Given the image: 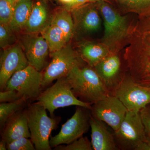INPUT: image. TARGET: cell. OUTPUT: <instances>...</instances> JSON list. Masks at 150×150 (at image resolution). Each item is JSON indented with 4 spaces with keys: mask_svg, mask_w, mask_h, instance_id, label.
Returning <instances> with one entry per match:
<instances>
[{
    "mask_svg": "<svg viewBox=\"0 0 150 150\" xmlns=\"http://www.w3.org/2000/svg\"><path fill=\"white\" fill-rule=\"evenodd\" d=\"M48 111L51 117L58 108L75 105L91 108L92 104L84 102L78 98L71 90L67 77L60 78L53 85L41 92L36 99Z\"/></svg>",
    "mask_w": 150,
    "mask_h": 150,
    "instance_id": "5b68a950",
    "label": "cell"
},
{
    "mask_svg": "<svg viewBox=\"0 0 150 150\" xmlns=\"http://www.w3.org/2000/svg\"><path fill=\"white\" fill-rule=\"evenodd\" d=\"M110 95H114L126 72L122 71V63L118 54H110L93 67Z\"/></svg>",
    "mask_w": 150,
    "mask_h": 150,
    "instance_id": "5bb4252c",
    "label": "cell"
},
{
    "mask_svg": "<svg viewBox=\"0 0 150 150\" xmlns=\"http://www.w3.org/2000/svg\"><path fill=\"white\" fill-rule=\"evenodd\" d=\"M65 6V8L71 10L74 7V0H59Z\"/></svg>",
    "mask_w": 150,
    "mask_h": 150,
    "instance_id": "4dcf8cb0",
    "label": "cell"
},
{
    "mask_svg": "<svg viewBox=\"0 0 150 150\" xmlns=\"http://www.w3.org/2000/svg\"><path fill=\"white\" fill-rule=\"evenodd\" d=\"M91 143L93 150H119L114 137V131L111 132L106 123L91 116Z\"/></svg>",
    "mask_w": 150,
    "mask_h": 150,
    "instance_id": "e0dca14e",
    "label": "cell"
},
{
    "mask_svg": "<svg viewBox=\"0 0 150 150\" xmlns=\"http://www.w3.org/2000/svg\"><path fill=\"white\" fill-rule=\"evenodd\" d=\"M128 112L127 108L117 97L108 95L92 105L91 115L97 120L117 131Z\"/></svg>",
    "mask_w": 150,
    "mask_h": 150,
    "instance_id": "8fae6325",
    "label": "cell"
},
{
    "mask_svg": "<svg viewBox=\"0 0 150 150\" xmlns=\"http://www.w3.org/2000/svg\"><path fill=\"white\" fill-rule=\"evenodd\" d=\"M88 3H90V0H74V4L73 8L83 5Z\"/></svg>",
    "mask_w": 150,
    "mask_h": 150,
    "instance_id": "1f68e13d",
    "label": "cell"
},
{
    "mask_svg": "<svg viewBox=\"0 0 150 150\" xmlns=\"http://www.w3.org/2000/svg\"><path fill=\"white\" fill-rule=\"evenodd\" d=\"M16 1V0H0V24H9Z\"/></svg>",
    "mask_w": 150,
    "mask_h": 150,
    "instance_id": "d4e9b609",
    "label": "cell"
},
{
    "mask_svg": "<svg viewBox=\"0 0 150 150\" xmlns=\"http://www.w3.org/2000/svg\"><path fill=\"white\" fill-rule=\"evenodd\" d=\"M110 54L102 43L86 42L81 46L80 56L88 65L93 67Z\"/></svg>",
    "mask_w": 150,
    "mask_h": 150,
    "instance_id": "ffe728a7",
    "label": "cell"
},
{
    "mask_svg": "<svg viewBox=\"0 0 150 150\" xmlns=\"http://www.w3.org/2000/svg\"><path fill=\"white\" fill-rule=\"evenodd\" d=\"M27 100L23 98L16 101L1 103L0 104V128L2 129L6 121L17 111L24 108L27 105Z\"/></svg>",
    "mask_w": 150,
    "mask_h": 150,
    "instance_id": "603a6c76",
    "label": "cell"
},
{
    "mask_svg": "<svg viewBox=\"0 0 150 150\" xmlns=\"http://www.w3.org/2000/svg\"><path fill=\"white\" fill-rule=\"evenodd\" d=\"M105 1L109 3L110 2V0H90V3H96L97 2L99 1Z\"/></svg>",
    "mask_w": 150,
    "mask_h": 150,
    "instance_id": "836d02e7",
    "label": "cell"
},
{
    "mask_svg": "<svg viewBox=\"0 0 150 150\" xmlns=\"http://www.w3.org/2000/svg\"><path fill=\"white\" fill-rule=\"evenodd\" d=\"M29 65L20 43H16L4 49L0 58V90L5 89L6 84L15 74Z\"/></svg>",
    "mask_w": 150,
    "mask_h": 150,
    "instance_id": "4fadbf2b",
    "label": "cell"
},
{
    "mask_svg": "<svg viewBox=\"0 0 150 150\" xmlns=\"http://www.w3.org/2000/svg\"><path fill=\"white\" fill-rule=\"evenodd\" d=\"M6 143L4 142L2 140H1L0 142V150H7Z\"/></svg>",
    "mask_w": 150,
    "mask_h": 150,
    "instance_id": "d6a6232c",
    "label": "cell"
},
{
    "mask_svg": "<svg viewBox=\"0 0 150 150\" xmlns=\"http://www.w3.org/2000/svg\"><path fill=\"white\" fill-rule=\"evenodd\" d=\"M14 32L8 25L0 24V46L3 49L14 45L16 37Z\"/></svg>",
    "mask_w": 150,
    "mask_h": 150,
    "instance_id": "4316f807",
    "label": "cell"
},
{
    "mask_svg": "<svg viewBox=\"0 0 150 150\" xmlns=\"http://www.w3.org/2000/svg\"><path fill=\"white\" fill-rule=\"evenodd\" d=\"M8 150H36L30 138L21 137L7 143Z\"/></svg>",
    "mask_w": 150,
    "mask_h": 150,
    "instance_id": "83f0119b",
    "label": "cell"
},
{
    "mask_svg": "<svg viewBox=\"0 0 150 150\" xmlns=\"http://www.w3.org/2000/svg\"><path fill=\"white\" fill-rule=\"evenodd\" d=\"M114 135L119 150H137L141 144L147 142L139 112L128 111Z\"/></svg>",
    "mask_w": 150,
    "mask_h": 150,
    "instance_id": "52a82bcc",
    "label": "cell"
},
{
    "mask_svg": "<svg viewBox=\"0 0 150 150\" xmlns=\"http://www.w3.org/2000/svg\"><path fill=\"white\" fill-rule=\"evenodd\" d=\"M51 62L43 73L42 88L54 81L67 76L75 66L83 64L82 59L69 43L58 51L50 53Z\"/></svg>",
    "mask_w": 150,
    "mask_h": 150,
    "instance_id": "8992f818",
    "label": "cell"
},
{
    "mask_svg": "<svg viewBox=\"0 0 150 150\" xmlns=\"http://www.w3.org/2000/svg\"><path fill=\"white\" fill-rule=\"evenodd\" d=\"M139 113L144 127L147 142L150 143V103L141 109Z\"/></svg>",
    "mask_w": 150,
    "mask_h": 150,
    "instance_id": "f1b7e54d",
    "label": "cell"
},
{
    "mask_svg": "<svg viewBox=\"0 0 150 150\" xmlns=\"http://www.w3.org/2000/svg\"><path fill=\"white\" fill-rule=\"evenodd\" d=\"M55 150H93L91 142L87 137H81L67 145H60L54 148Z\"/></svg>",
    "mask_w": 150,
    "mask_h": 150,
    "instance_id": "484cf974",
    "label": "cell"
},
{
    "mask_svg": "<svg viewBox=\"0 0 150 150\" xmlns=\"http://www.w3.org/2000/svg\"><path fill=\"white\" fill-rule=\"evenodd\" d=\"M43 1L33 4L31 13L23 31L27 34H38L51 23L49 12Z\"/></svg>",
    "mask_w": 150,
    "mask_h": 150,
    "instance_id": "ac0fdd59",
    "label": "cell"
},
{
    "mask_svg": "<svg viewBox=\"0 0 150 150\" xmlns=\"http://www.w3.org/2000/svg\"><path fill=\"white\" fill-rule=\"evenodd\" d=\"M19 43L30 66L40 72L46 69L50 50L47 41L42 35L25 33L21 38Z\"/></svg>",
    "mask_w": 150,
    "mask_h": 150,
    "instance_id": "7c38bea8",
    "label": "cell"
},
{
    "mask_svg": "<svg viewBox=\"0 0 150 150\" xmlns=\"http://www.w3.org/2000/svg\"><path fill=\"white\" fill-rule=\"evenodd\" d=\"M1 140L8 143L21 137L30 138L28 126L27 106L11 115L1 130Z\"/></svg>",
    "mask_w": 150,
    "mask_h": 150,
    "instance_id": "2e32d148",
    "label": "cell"
},
{
    "mask_svg": "<svg viewBox=\"0 0 150 150\" xmlns=\"http://www.w3.org/2000/svg\"><path fill=\"white\" fill-rule=\"evenodd\" d=\"M43 78V72L28 65L11 77L4 90H15L27 100H36L42 91Z\"/></svg>",
    "mask_w": 150,
    "mask_h": 150,
    "instance_id": "9c48e42d",
    "label": "cell"
},
{
    "mask_svg": "<svg viewBox=\"0 0 150 150\" xmlns=\"http://www.w3.org/2000/svg\"><path fill=\"white\" fill-rule=\"evenodd\" d=\"M125 13L141 14L150 7V0H117Z\"/></svg>",
    "mask_w": 150,
    "mask_h": 150,
    "instance_id": "cb8c5ba5",
    "label": "cell"
},
{
    "mask_svg": "<svg viewBox=\"0 0 150 150\" xmlns=\"http://www.w3.org/2000/svg\"><path fill=\"white\" fill-rule=\"evenodd\" d=\"M96 3L104 24L102 43L110 54H119L128 44L133 25L130 24L127 16L121 15L108 2Z\"/></svg>",
    "mask_w": 150,
    "mask_h": 150,
    "instance_id": "7a4b0ae2",
    "label": "cell"
},
{
    "mask_svg": "<svg viewBox=\"0 0 150 150\" xmlns=\"http://www.w3.org/2000/svg\"><path fill=\"white\" fill-rule=\"evenodd\" d=\"M23 98H24L15 90H4L0 92L1 103L13 102Z\"/></svg>",
    "mask_w": 150,
    "mask_h": 150,
    "instance_id": "f546056e",
    "label": "cell"
},
{
    "mask_svg": "<svg viewBox=\"0 0 150 150\" xmlns=\"http://www.w3.org/2000/svg\"><path fill=\"white\" fill-rule=\"evenodd\" d=\"M33 0H19L16 1L11 20L8 25L14 32L23 30L31 13Z\"/></svg>",
    "mask_w": 150,
    "mask_h": 150,
    "instance_id": "d6986e66",
    "label": "cell"
},
{
    "mask_svg": "<svg viewBox=\"0 0 150 150\" xmlns=\"http://www.w3.org/2000/svg\"><path fill=\"white\" fill-rule=\"evenodd\" d=\"M123 58L132 79L150 90V7L132 25Z\"/></svg>",
    "mask_w": 150,
    "mask_h": 150,
    "instance_id": "6da1fadb",
    "label": "cell"
},
{
    "mask_svg": "<svg viewBox=\"0 0 150 150\" xmlns=\"http://www.w3.org/2000/svg\"><path fill=\"white\" fill-rule=\"evenodd\" d=\"M16 1H19V0H16ZM38 1H47V0H38Z\"/></svg>",
    "mask_w": 150,
    "mask_h": 150,
    "instance_id": "e575fe53",
    "label": "cell"
},
{
    "mask_svg": "<svg viewBox=\"0 0 150 150\" xmlns=\"http://www.w3.org/2000/svg\"><path fill=\"white\" fill-rule=\"evenodd\" d=\"M40 33L48 43L50 53L60 50L68 43L62 30L51 23Z\"/></svg>",
    "mask_w": 150,
    "mask_h": 150,
    "instance_id": "44dd1931",
    "label": "cell"
},
{
    "mask_svg": "<svg viewBox=\"0 0 150 150\" xmlns=\"http://www.w3.org/2000/svg\"><path fill=\"white\" fill-rule=\"evenodd\" d=\"M113 96L121 100L128 111L139 112L150 103V90L136 82L127 72Z\"/></svg>",
    "mask_w": 150,
    "mask_h": 150,
    "instance_id": "30bf717a",
    "label": "cell"
},
{
    "mask_svg": "<svg viewBox=\"0 0 150 150\" xmlns=\"http://www.w3.org/2000/svg\"><path fill=\"white\" fill-rule=\"evenodd\" d=\"M51 23L62 30L69 43L75 31L74 24L71 11L66 8L59 10L52 17Z\"/></svg>",
    "mask_w": 150,
    "mask_h": 150,
    "instance_id": "7402d4cb",
    "label": "cell"
},
{
    "mask_svg": "<svg viewBox=\"0 0 150 150\" xmlns=\"http://www.w3.org/2000/svg\"><path fill=\"white\" fill-rule=\"evenodd\" d=\"M46 109L37 102L28 103V126L30 139L36 150H51L49 137L52 131L56 129L62 120L59 116L49 117Z\"/></svg>",
    "mask_w": 150,
    "mask_h": 150,
    "instance_id": "277c9868",
    "label": "cell"
},
{
    "mask_svg": "<svg viewBox=\"0 0 150 150\" xmlns=\"http://www.w3.org/2000/svg\"><path fill=\"white\" fill-rule=\"evenodd\" d=\"M96 3H88L70 10L75 30L84 33H92L99 30L101 21Z\"/></svg>",
    "mask_w": 150,
    "mask_h": 150,
    "instance_id": "9a60e30c",
    "label": "cell"
},
{
    "mask_svg": "<svg viewBox=\"0 0 150 150\" xmlns=\"http://www.w3.org/2000/svg\"><path fill=\"white\" fill-rule=\"evenodd\" d=\"M73 93L84 102L92 105L110 95L93 67L77 65L67 76Z\"/></svg>",
    "mask_w": 150,
    "mask_h": 150,
    "instance_id": "3957f363",
    "label": "cell"
},
{
    "mask_svg": "<svg viewBox=\"0 0 150 150\" xmlns=\"http://www.w3.org/2000/svg\"><path fill=\"white\" fill-rule=\"evenodd\" d=\"M73 116L63 124L58 134L51 137L49 140L52 149L62 144H69L82 137L90 128V108L76 106Z\"/></svg>",
    "mask_w": 150,
    "mask_h": 150,
    "instance_id": "ba28073f",
    "label": "cell"
}]
</instances>
